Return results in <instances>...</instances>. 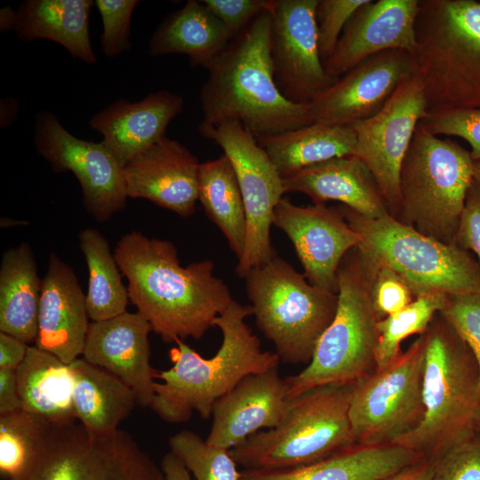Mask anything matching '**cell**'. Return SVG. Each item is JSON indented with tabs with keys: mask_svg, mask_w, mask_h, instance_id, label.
<instances>
[{
	"mask_svg": "<svg viewBox=\"0 0 480 480\" xmlns=\"http://www.w3.org/2000/svg\"><path fill=\"white\" fill-rule=\"evenodd\" d=\"M114 256L130 300L166 343L201 339L233 300L212 260L183 267L168 240L131 231L117 242Z\"/></svg>",
	"mask_w": 480,
	"mask_h": 480,
	"instance_id": "6da1fadb",
	"label": "cell"
},
{
	"mask_svg": "<svg viewBox=\"0 0 480 480\" xmlns=\"http://www.w3.org/2000/svg\"><path fill=\"white\" fill-rule=\"evenodd\" d=\"M271 36L268 6L232 38L207 68L208 77L199 93L202 123L239 122L256 140L314 123L309 103L289 100L276 84Z\"/></svg>",
	"mask_w": 480,
	"mask_h": 480,
	"instance_id": "7a4b0ae2",
	"label": "cell"
},
{
	"mask_svg": "<svg viewBox=\"0 0 480 480\" xmlns=\"http://www.w3.org/2000/svg\"><path fill=\"white\" fill-rule=\"evenodd\" d=\"M252 315L251 306L233 300L214 320L222 342L211 358H204L182 340L170 351L173 365L157 371L151 409L164 421L181 423L194 412L204 420L212 413L215 402L249 374L278 367L275 352L261 348L259 338L245 319Z\"/></svg>",
	"mask_w": 480,
	"mask_h": 480,
	"instance_id": "3957f363",
	"label": "cell"
},
{
	"mask_svg": "<svg viewBox=\"0 0 480 480\" xmlns=\"http://www.w3.org/2000/svg\"><path fill=\"white\" fill-rule=\"evenodd\" d=\"M423 333L424 417L394 444L435 461L476 431L479 370L469 347L440 312Z\"/></svg>",
	"mask_w": 480,
	"mask_h": 480,
	"instance_id": "277c9868",
	"label": "cell"
},
{
	"mask_svg": "<svg viewBox=\"0 0 480 480\" xmlns=\"http://www.w3.org/2000/svg\"><path fill=\"white\" fill-rule=\"evenodd\" d=\"M377 259L362 247L351 249L337 272L338 307L309 364L285 378L290 399L328 384H354L377 369L380 321L372 290Z\"/></svg>",
	"mask_w": 480,
	"mask_h": 480,
	"instance_id": "5b68a950",
	"label": "cell"
},
{
	"mask_svg": "<svg viewBox=\"0 0 480 480\" xmlns=\"http://www.w3.org/2000/svg\"><path fill=\"white\" fill-rule=\"evenodd\" d=\"M415 40L428 112L480 108V2L420 0Z\"/></svg>",
	"mask_w": 480,
	"mask_h": 480,
	"instance_id": "8992f818",
	"label": "cell"
},
{
	"mask_svg": "<svg viewBox=\"0 0 480 480\" xmlns=\"http://www.w3.org/2000/svg\"><path fill=\"white\" fill-rule=\"evenodd\" d=\"M355 384L319 386L292 399L284 419L229 450L244 469L310 464L356 444L349 420Z\"/></svg>",
	"mask_w": 480,
	"mask_h": 480,
	"instance_id": "52a82bcc",
	"label": "cell"
},
{
	"mask_svg": "<svg viewBox=\"0 0 480 480\" xmlns=\"http://www.w3.org/2000/svg\"><path fill=\"white\" fill-rule=\"evenodd\" d=\"M474 159L457 141L441 139L420 122L400 171L397 220L441 243L456 245Z\"/></svg>",
	"mask_w": 480,
	"mask_h": 480,
	"instance_id": "ba28073f",
	"label": "cell"
},
{
	"mask_svg": "<svg viewBox=\"0 0 480 480\" xmlns=\"http://www.w3.org/2000/svg\"><path fill=\"white\" fill-rule=\"evenodd\" d=\"M244 278L256 324L273 343L280 362L308 364L334 318L338 292L311 284L304 274L277 256Z\"/></svg>",
	"mask_w": 480,
	"mask_h": 480,
	"instance_id": "9c48e42d",
	"label": "cell"
},
{
	"mask_svg": "<svg viewBox=\"0 0 480 480\" xmlns=\"http://www.w3.org/2000/svg\"><path fill=\"white\" fill-rule=\"evenodd\" d=\"M9 480H165L164 472L124 430L96 434L77 420L46 421Z\"/></svg>",
	"mask_w": 480,
	"mask_h": 480,
	"instance_id": "30bf717a",
	"label": "cell"
},
{
	"mask_svg": "<svg viewBox=\"0 0 480 480\" xmlns=\"http://www.w3.org/2000/svg\"><path fill=\"white\" fill-rule=\"evenodd\" d=\"M337 207L360 236L359 247L397 272L415 298L430 292H480V264L470 252L425 236L391 216L370 219L346 205Z\"/></svg>",
	"mask_w": 480,
	"mask_h": 480,
	"instance_id": "8fae6325",
	"label": "cell"
},
{
	"mask_svg": "<svg viewBox=\"0 0 480 480\" xmlns=\"http://www.w3.org/2000/svg\"><path fill=\"white\" fill-rule=\"evenodd\" d=\"M425 348L422 333L390 364L356 382L349 407L356 444H394L420 425Z\"/></svg>",
	"mask_w": 480,
	"mask_h": 480,
	"instance_id": "7c38bea8",
	"label": "cell"
},
{
	"mask_svg": "<svg viewBox=\"0 0 480 480\" xmlns=\"http://www.w3.org/2000/svg\"><path fill=\"white\" fill-rule=\"evenodd\" d=\"M198 130L222 148L237 178L246 216V239L236 271L244 277L276 256L270 228L275 208L285 194L283 178L256 138L239 122L217 125L201 122Z\"/></svg>",
	"mask_w": 480,
	"mask_h": 480,
	"instance_id": "4fadbf2b",
	"label": "cell"
},
{
	"mask_svg": "<svg viewBox=\"0 0 480 480\" xmlns=\"http://www.w3.org/2000/svg\"><path fill=\"white\" fill-rule=\"evenodd\" d=\"M427 113L423 84L415 73L400 84L376 115L349 125L356 134L353 155L372 172L389 215L396 220L401 208V166Z\"/></svg>",
	"mask_w": 480,
	"mask_h": 480,
	"instance_id": "5bb4252c",
	"label": "cell"
},
{
	"mask_svg": "<svg viewBox=\"0 0 480 480\" xmlns=\"http://www.w3.org/2000/svg\"><path fill=\"white\" fill-rule=\"evenodd\" d=\"M34 142L54 172H71L76 177L83 204L93 219L108 220L125 206L124 167L102 141L75 137L55 115L44 110L36 116Z\"/></svg>",
	"mask_w": 480,
	"mask_h": 480,
	"instance_id": "9a60e30c",
	"label": "cell"
},
{
	"mask_svg": "<svg viewBox=\"0 0 480 480\" xmlns=\"http://www.w3.org/2000/svg\"><path fill=\"white\" fill-rule=\"evenodd\" d=\"M318 0H269L271 60L276 84L289 100L308 104L332 86L321 59L316 8Z\"/></svg>",
	"mask_w": 480,
	"mask_h": 480,
	"instance_id": "2e32d148",
	"label": "cell"
},
{
	"mask_svg": "<svg viewBox=\"0 0 480 480\" xmlns=\"http://www.w3.org/2000/svg\"><path fill=\"white\" fill-rule=\"evenodd\" d=\"M416 73L413 56L388 50L364 60L309 103L312 120L349 126L376 115L402 82Z\"/></svg>",
	"mask_w": 480,
	"mask_h": 480,
	"instance_id": "e0dca14e",
	"label": "cell"
},
{
	"mask_svg": "<svg viewBox=\"0 0 480 480\" xmlns=\"http://www.w3.org/2000/svg\"><path fill=\"white\" fill-rule=\"evenodd\" d=\"M273 225L285 233L313 285L338 292L337 272L345 255L361 244L360 236L338 207L293 204L282 198L275 208Z\"/></svg>",
	"mask_w": 480,
	"mask_h": 480,
	"instance_id": "ac0fdd59",
	"label": "cell"
},
{
	"mask_svg": "<svg viewBox=\"0 0 480 480\" xmlns=\"http://www.w3.org/2000/svg\"><path fill=\"white\" fill-rule=\"evenodd\" d=\"M420 0H367L345 26L332 54L324 61L326 72L339 78L379 52L416 50L415 22Z\"/></svg>",
	"mask_w": 480,
	"mask_h": 480,
	"instance_id": "d6986e66",
	"label": "cell"
},
{
	"mask_svg": "<svg viewBox=\"0 0 480 480\" xmlns=\"http://www.w3.org/2000/svg\"><path fill=\"white\" fill-rule=\"evenodd\" d=\"M291 405L288 385L278 367L249 374L215 402L205 441L230 450L260 429L277 426Z\"/></svg>",
	"mask_w": 480,
	"mask_h": 480,
	"instance_id": "ffe728a7",
	"label": "cell"
},
{
	"mask_svg": "<svg viewBox=\"0 0 480 480\" xmlns=\"http://www.w3.org/2000/svg\"><path fill=\"white\" fill-rule=\"evenodd\" d=\"M200 164L186 147L164 137L124 166L127 196L189 217L198 200Z\"/></svg>",
	"mask_w": 480,
	"mask_h": 480,
	"instance_id": "44dd1931",
	"label": "cell"
},
{
	"mask_svg": "<svg viewBox=\"0 0 480 480\" xmlns=\"http://www.w3.org/2000/svg\"><path fill=\"white\" fill-rule=\"evenodd\" d=\"M149 323L138 312L92 321L83 358L112 373L135 393L140 406H150L157 371L149 363Z\"/></svg>",
	"mask_w": 480,
	"mask_h": 480,
	"instance_id": "7402d4cb",
	"label": "cell"
},
{
	"mask_svg": "<svg viewBox=\"0 0 480 480\" xmlns=\"http://www.w3.org/2000/svg\"><path fill=\"white\" fill-rule=\"evenodd\" d=\"M88 319L86 297L74 270L52 252L42 278L35 346L69 364L83 355Z\"/></svg>",
	"mask_w": 480,
	"mask_h": 480,
	"instance_id": "603a6c76",
	"label": "cell"
},
{
	"mask_svg": "<svg viewBox=\"0 0 480 480\" xmlns=\"http://www.w3.org/2000/svg\"><path fill=\"white\" fill-rule=\"evenodd\" d=\"M183 108L181 96L162 89L137 102L120 99L94 115L89 124L124 167L165 137L169 124Z\"/></svg>",
	"mask_w": 480,
	"mask_h": 480,
	"instance_id": "cb8c5ba5",
	"label": "cell"
},
{
	"mask_svg": "<svg viewBox=\"0 0 480 480\" xmlns=\"http://www.w3.org/2000/svg\"><path fill=\"white\" fill-rule=\"evenodd\" d=\"M283 185L285 193H303L316 204L333 200L370 219L390 216L372 172L355 155L306 167L283 178Z\"/></svg>",
	"mask_w": 480,
	"mask_h": 480,
	"instance_id": "d4e9b609",
	"label": "cell"
},
{
	"mask_svg": "<svg viewBox=\"0 0 480 480\" xmlns=\"http://www.w3.org/2000/svg\"><path fill=\"white\" fill-rule=\"evenodd\" d=\"M420 459L415 452L399 444H356L300 467L243 469L240 480H381Z\"/></svg>",
	"mask_w": 480,
	"mask_h": 480,
	"instance_id": "484cf974",
	"label": "cell"
},
{
	"mask_svg": "<svg viewBox=\"0 0 480 480\" xmlns=\"http://www.w3.org/2000/svg\"><path fill=\"white\" fill-rule=\"evenodd\" d=\"M91 0H26L17 11L15 32L24 42L47 39L88 64L97 61L92 50L89 18Z\"/></svg>",
	"mask_w": 480,
	"mask_h": 480,
	"instance_id": "4316f807",
	"label": "cell"
},
{
	"mask_svg": "<svg viewBox=\"0 0 480 480\" xmlns=\"http://www.w3.org/2000/svg\"><path fill=\"white\" fill-rule=\"evenodd\" d=\"M233 37L202 1L188 0L156 28L149 52L152 56L184 54L192 65L207 69Z\"/></svg>",
	"mask_w": 480,
	"mask_h": 480,
	"instance_id": "83f0119b",
	"label": "cell"
},
{
	"mask_svg": "<svg viewBox=\"0 0 480 480\" xmlns=\"http://www.w3.org/2000/svg\"><path fill=\"white\" fill-rule=\"evenodd\" d=\"M16 380L22 410L49 422L76 420L70 364L36 346H29L16 369Z\"/></svg>",
	"mask_w": 480,
	"mask_h": 480,
	"instance_id": "f1b7e54d",
	"label": "cell"
},
{
	"mask_svg": "<svg viewBox=\"0 0 480 480\" xmlns=\"http://www.w3.org/2000/svg\"><path fill=\"white\" fill-rule=\"evenodd\" d=\"M42 279L28 243L6 250L0 265V332L36 342Z\"/></svg>",
	"mask_w": 480,
	"mask_h": 480,
	"instance_id": "f546056e",
	"label": "cell"
},
{
	"mask_svg": "<svg viewBox=\"0 0 480 480\" xmlns=\"http://www.w3.org/2000/svg\"><path fill=\"white\" fill-rule=\"evenodd\" d=\"M70 366L75 379L76 419L92 433L116 431L138 404L134 391L112 373L84 358L76 359Z\"/></svg>",
	"mask_w": 480,
	"mask_h": 480,
	"instance_id": "4dcf8cb0",
	"label": "cell"
},
{
	"mask_svg": "<svg viewBox=\"0 0 480 480\" xmlns=\"http://www.w3.org/2000/svg\"><path fill=\"white\" fill-rule=\"evenodd\" d=\"M257 141L284 178L310 165L353 155L356 134L350 126L312 123Z\"/></svg>",
	"mask_w": 480,
	"mask_h": 480,
	"instance_id": "1f68e13d",
	"label": "cell"
},
{
	"mask_svg": "<svg viewBox=\"0 0 480 480\" xmlns=\"http://www.w3.org/2000/svg\"><path fill=\"white\" fill-rule=\"evenodd\" d=\"M198 200L239 260L245 246L246 216L237 178L226 155L200 164Z\"/></svg>",
	"mask_w": 480,
	"mask_h": 480,
	"instance_id": "d6a6232c",
	"label": "cell"
},
{
	"mask_svg": "<svg viewBox=\"0 0 480 480\" xmlns=\"http://www.w3.org/2000/svg\"><path fill=\"white\" fill-rule=\"evenodd\" d=\"M79 246L87 264L89 279L86 308L92 321H104L126 312L127 287L105 236L87 228L78 234Z\"/></svg>",
	"mask_w": 480,
	"mask_h": 480,
	"instance_id": "836d02e7",
	"label": "cell"
},
{
	"mask_svg": "<svg viewBox=\"0 0 480 480\" xmlns=\"http://www.w3.org/2000/svg\"><path fill=\"white\" fill-rule=\"evenodd\" d=\"M448 294L430 292L421 294L403 309L378 323L380 338L376 348L377 369L390 364L401 353V342L413 334H422L434 316L444 310Z\"/></svg>",
	"mask_w": 480,
	"mask_h": 480,
	"instance_id": "e575fe53",
	"label": "cell"
},
{
	"mask_svg": "<svg viewBox=\"0 0 480 480\" xmlns=\"http://www.w3.org/2000/svg\"><path fill=\"white\" fill-rule=\"evenodd\" d=\"M169 445L195 480H240L241 471L229 450L209 444L191 430L171 436Z\"/></svg>",
	"mask_w": 480,
	"mask_h": 480,
	"instance_id": "d590c367",
	"label": "cell"
},
{
	"mask_svg": "<svg viewBox=\"0 0 480 480\" xmlns=\"http://www.w3.org/2000/svg\"><path fill=\"white\" fill-rule=\"evenodd\" d=\"M47 420L22 409L0 415V473L10 477L20 468Z\"/></svg>",
	"mask_w": 480,
	"mask_h": 480,
	"instance_id": "8d00e7d4",
	"label": "cell"
},
{
	"mask_svg": "<svg viewBox=\"0 0 480 480\" xmlns=\"http://www.w3.org/2000/svg\"><path fill=\"white\" fill-rule=\"evenodd\" d=\"M138 4V0L94 1L102 20L100 44L106 56L116 57L131 49V19Z\"/></svg>",
	"mask_w": 480,
	"mask_h": 480,
	"instance_id": "74e56055",
	"label": "cell"
},
{
	"mask_svg": "<svg viewBox=\"0 0 480 480\" xmlns=\"http://www.w3.org/2000/svg\"><path fill=\"white\" fill-rule=\"evenodd\" d=\"M420 124L435 135L460 137L471 146V156L480 161V108L428 112Z\"/></svg>",
	"mask_w": 480,
	"mask_h": 480,
	"instance_id": "f35d334b",
	"label": "cell"
},
{
	"mask_svg": "<svg viewBox=\"0 0 480 480\" xmlns=\"http://www.w3.org/2000/svg\"><path fill=\"white\" fill-rule=\"evenodd\" d=\"M471 349L478 365L477 396L480 402V292L448 294L440 312Z\"/></svg>",
	"mask_w": 480,
	"mask_h": 480,
	"instance_id": "ab89813d",
	"label": "cell"
},
{
	"mask_svg": "<svg viewBox=\"0 0 480 480\" xmlns=\"http://www.w3.org/2000/svg\"><path fill=\"white\" fill-rule=\"evenodd\" d=\"M366 2L367 0H318L316 22L323 62L332 54L352 15Z\"/></svg>",
	"mask_w": 480,
	"mask_h": 480,
	"instance_id": "60d3db41",
	"label": "cell"
},
{
	"mask_svg": "<svg viewBox=\"0 0 480 480\" xmlns=\"http://www.w3.org/2000/svg\"><path fill=\"white\" fill-rule=\"evenodd\" d=\"M434 463V480H480V433L475 431Z\"/></svg>",
	"mask_w": 480,
	"mask_h": 480,
	"instance_id": "b9f144b4",
	"label": "cell"
},
{
	"mask_svg": "<svg viewBox=\"0 0 480 480\" xmlns=\"http://www.w3.org/2000/svg\"><path fill=\"white\" fill-rule=\"evenodd\" d=\"M372 298L380 320L398 312L415 300L407 282L393 268L379 260L372 284Z\"/></svg>",
	"mask_w": 480,
	"mask_h": 480,
	"instance_id": "7bdbcfd3",
	"label": "cell"
},
{
	"mask_svg": "<svg viewBox=\"0 0 480 480\" xmlns=\"http://www.w3.org/2000/svg\"><path fill=\"white\" fill-rule=\"evenodd\" d=\"M233 36L268 6L269 0H203Z\"/></svg>",
	"mask_w": 480,
	"mask_h": 480,
	"instance_id": "ee69618b",
	"label": "cell"
},
{
	"mask_svg": "<svg viewBox=\"0 0 480 480\" xmlns=\"http://www.w3.org/2000/svg\"><path fill=\"white\" fill-rule=\"evenodd\" d=\"M455 244L474 252L480 264V184L475 180L466 196Z\"/></svg>",
	"mask_w": 480,
	"mask_h": 480,
	"instance_id": "f6af8a7d",
	"label": "cell"
},
{
	"mask_svg": "<svg viewBox=\"0 0 480 480\" xmlns=\"http://www.w3.org/2000/svg\"><path fill=\"white\" fill-rule=\"evenodd\" d=\"M21 409L16 370L0 369V415Z\"/></svg>",
	"mask_w": 480,
	"mask_h": 480,
	"instance_id": "bcb514c9",
	"label": "cell"
},
{
	"mask_svg": "<svg viewBox=\"0 0 480 480\" xmlns=\"http://www.w3.org/2000/svg\"><path fill=\"white\" fill-rule=\"evenodd\" d=\"M28 347L24 341L0 332V369L16 370L24 360Z\"/></svg>",
	"mask_w": 480,
	"mask_h": 480,
	"instance_id": "7dc6e473",
	"label": "cell"
},
{
	"mask_svg": "<svg viewBox=\"0 0 480 480\" xmlns=\"http://www.w3.org/2000/svg\"><path fill=\"white\" fill-rule=\"evenodd\" d=\"M435 463L420 459L397 473L381 480H434Z\"/></svg>",
	"mask_w": 480,
	"mask_h": 480,
	"instance_id": "c3c4849f",
	"label": "cell"
},
{
	"mask_svg": "<svg viewBox=\"0 0 480 480\" xmlns=\"http://www.w3.org/2000/svg\"><path fill=\"white\" fill-rule=\"evenodd\" d=\"M160 467L165 480H193L189 471L172 452L163 457Z\"/></svg>",
	"mask_w": 480,
	"mask_h": 480,
	"instance_id": "681fc988",
	"label": "cell"
},
{
	"mask_svg": "<svg viewBox=\"0 0 480 480\" xmlns=\"http://www.w3.org/2000/svg\"><path fill=\"white\" fill-rule=\"evenodd\" d=\"M18 104L15 100L6 98L1 100V126L10 125L15 119Z\"/></svg>",
	"mask_w": 480,
	"mask_h": 480,
	"instance_id": "f907efd6",
	"label": "cell"
},
{
	"mask_svg": "<svg viewBox=\"0 0 480 480\" xmlns=\"http://www.w3.org/2000/svg\"><path fill=\"white\" fill-rule=\"evenodd\" d=\"M17 22V11H14L10 6H5L0 12V28L1 32H5L10 29H15Z\"/></svg>",
	"mask_w": 480,
	"mask_h": 480,
	"instance_id": "816d5d0a",
	"label": "cell"
},
{
	"mask_svg": "<svg viewBox=\"0 0 480 480\" xmlns=\"http://www.w3.org/2000/svg\"><path fill=\"white\" fill-rule=\"evenodd\" d=\"M473 177L474 180L480 184V161H474Z\"/></svg>",
	"mask_w": 480,
	"mask_h": 480,
	"instance_id": "f5cc1de1",
	"label": "cell"
},
{
	"mask_svg": "<svg viewBox=\"0 0 480 480\" xmlns=\"http://www.w3.org/2000/svg\"><path fill=\"white\" fill-rule=\"evenodd\" d=\"M475 430L480 433V413L476 420Z\"/></svg>",
	"mask_w": 480,
	"mask_h": 480,
	"instance_id": "db71d44e",
	"label": "cell"
}]
</instances>
